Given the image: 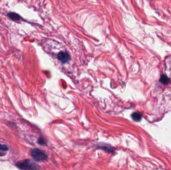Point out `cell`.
<instances>
[{"label": "cell", "mask_w": 171, "mask_h": 170, "mask_svg": "<svg viewBox=\"0 0 171 170\" xmlns=\"http://www.w3.org/2000/svg\"><path fill=\"white\" fill-rule=\"evenodd\" d=\"M16 165L17 167L21 170H37L39 169L38 166L28 159L19 161Z\"/></svg>", "instance_id": "cell-1"}, {"label": "cell", "mask_w": 171, "mask_h": 170, "mask_svg": "<svg viewBox=\"0 0 171 170\" xmlns=\"http://www.w3.org/2000/svg\"><path fill=\"white\" fill-rule=\"evenodd\" d=\"M31 156L36 162H43L48 158L45 152L39 149H34L31 151Z\"/></svg>", "instance_id": "cell-2"}, {"label": "cell", "mask_w": 171, "mask_h": 170, "mask_svg": "<svg viewBox=\"0 0 171 170\" xmlns=\"http://www.w3.org/2000/svg\"><path fill=\"white\" fill-rule=\"evenodd\" d=\"M58 60L61 61L63 63H68L70 59V56L69 53L64 52H60L58 54Z\"/></svg>", "instance_id": "cell-3"}, {"label": "cell", "mask_w": 171, "mask_h": 170, "mask_svg": "<svg viewBox=\"0 0 171 170\" xmlns=\"http://www.w3.org/2000/svg\"><path fill=\"white\" fill-rule=\"evenodd\" d=\"M7 16L8 18L13 21H19L21 18V17L19 14L14 13V12L8 13L7 14Z\"/></svg>", "instance_id": "cell-4"}, {"label": "cell", "mask_w": 171, "mask_h": 170, "mask_svg": "<svg viewBox=\"0 0 171 170\" xmlns=\"http://www.w3.org/2000/svg\"><path fill=\"white\" fill-rule=\"evenodd\" d=\"M132 118L135 121L139 122L142 119V115L140 113L135 112V113L132 114Z\"/></svg>", "instance_id": "cell-5"}, {"label": "cell", "mask_w": 171, "mask_h": 170, "mask_svg": "<svg viewBox=\"0 0 171 170\" xmlns=\"http://www.w3.org/2000/svg\"><path fill=\"white\" fill-rule=\"evenodd\" d=\"M160 82H162V83L164 84H167L170 81V80L167 75L163 74L160 77Z\"/></svg>", "instance_id": "cell-6"}, {"label": "cell", "mask_w": 171, "mask_h": 170, "mask_svg": "<svg viewBox=\"0 0 171 170\" xmlns=\"http://www.w3.org/2000/svg\"><path fill=\"white\" fill-rule=\"evenodd\" d=\"M0 149L5 152H7L9 149L7 145L2 144H0Z\"/></svg>", "instance_id": "cell-7"}, {"label": "cell", "mask_w": 171, "mask_h": 170, "mask_svg": "<svg viewBox=\"0 0 171 170\" xmlns=\"http://www.w3.org/2000/svg\"><path fill=\"white\" fill-rule=\"evenodd\" d=\"M38 143L41 144V145H44L45 144V141H44V140L43 138H40L39 139V140H38Z\"/></svg>", "instance_id": "cell-8"}, {"label": "cell", "mask_w": 171, "mask_h": 170, "mask_svg": "<svg viewBox=\"0 0 171 170\" xmlns=\"http://www.w3.org/2000/svg\"><path fill=\"white\" fill-rule=\"evenodd\" d=\"M6 154H7V152L4 151L0 149V157L4 156L6 155Z\"/></svg>", "instance_id": "cell-9"}]
</instances>
